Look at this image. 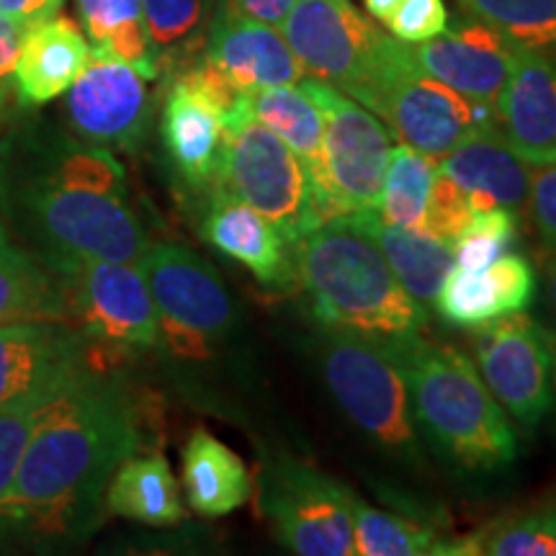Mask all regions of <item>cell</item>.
Returning <instances> with one entry per match:
<instances>
[{"label":"cell","mask_w":556,"mask_h":556,"mask_svg":"<svg viewBox=\"0 0 556 556\" xmlns=\"http://www.w3.org/2000/svg\"><path fill=\"white\" fill-rule=\"evenodd\" d=\"M0 219L52 274L83 261L139 263L148 238L109 148L47 129L0 142Z\"/></svg>","instance_id":"6da1fadb"},{"label":"cell","mask_w":556,"mask_h":556,"mask_svg":"<svg viewBox=\"0 0 556 556\" xmlns=\"http://www.w3.org/2000/svg\"><path fill=\"white\" fill-rule=\"evenodd\" d=\"M139 446L135 400L122 379L86 364L39 409L0 523L37 536H70L90 523L106 486Z\"/></svg>","instance_id":"7a4b0ae2"},{"label":"cell","mask_w":556,"mask_h":556,"mask_svg":"<svg viewBox=\"0 0 556 556\" xmlns=\"http://www.w3.org/2000/svg\"><path fill=\"white\" fill-rule=\"evenodd\" d=\"M294 281L325 330L371 340L394 358L426 328V307L397 281L377 242L345 217L294 242Z\"/></svg>","instance_id":"3957f363"},{"label":"cell","mask_w":556,"mask_h":556,"mask_svg":"<svg viewBox=\"0 0 556 556\" xmlns=\"http://www.w3.org/2000/svg\"><path fill=\"white\" fill-rule=\"evenodd\" d=\"M415 428L443 462L490 475L518 458V435L469 356L415 338L400 353Z\"/></svg>","instance_id":"277c9868"},{"label":"cell","mask_w":556,"mask_h":556,"mask_svg":"<svg viewBox=\"0 0 556 556\" xmlns=\"http://www.w3.org/2000/svg\"><path fill=\"white\" fill-rule=\"evenodd\" d=\"M212 186L268 217L291 245L323 225L307 168L274 131L253 119L248 96H240L225 122Z\"/></svg>","instance_id":"5b68a950"},{"label":"cell","mask_w":556,"mask_h":556,"mask_svg":"<svg viewBox=\"0 0 556 556\" xmlns=\"http://www.w3.org/2000/svg\"><path fill=\"white\" fill-rule=\"evenodd\" d=\"M299 88L323 111V155L309 173L323 222L377 212L384 186L392 131L374 111L319 78Z\"/></svg>","instance_id":"8992f818"},{"label":"cell","mask_w":556,"mask_h":556,"mask_svg":"<svg viewBox=\"0 0 556 556\" xmlns=\"http://www.w3.org/2000/svg\"><path fill=\"white\" fill-rule=\"evenodd\" d=\"M319 366L340 409L374 446L405 464L422 462L405 374L387 348L343 330H325Z\"/></svg>","instance_id":"52a82bcc"},{"label":"cell","mask_w":556,"mask_h":556,"mask_svg":"<svg viewBox=\"0 0 556 556\" xmlns=\"http://www.w3.org/2000/svg\"><path fill=\"white\" fill-rule=\"evenodd\" d=\"M358 103L381 116L400 142L433 160L446 157L475 131L497 124L495 109L430 78L409 45L394 37H389L377 75Z\"/></svg>","instance_id":"ba28073f"},{"label":"cell","mask_w":556,"mask_h":556,"mask_svg":"<svg viewBox=\"0 0 556 556\" xmlns=\"http://www.w3.org/2000/svg\"><path fill=\"white\" fill-rule=\"evenodd\" d=\"M139 266L157 309L160 343L180 361H208L235 325V302L217 270L189 248L155 242Z\"/></svg>","instance_id":"9c48e42d"},{"label":"cell","mask_w":556,"mask_h":556,"mask_svg":"<svg viewBox=\"0 0 556 556\" xmlns=\"http://www.w3.org/2000/svg\"><path fill=\"white\" fill-rule=\"evenodd\" d=\"M65 278L67 323L88 356H129L160 343L157 309L139 263L83 261Z\"/></svg>","instance_id":"30bf717a"},{"label":"cell","mask_w":556,"mask_h":556,"mask_svg":"<svg viewBox=\"0 0 556 556\" xmlns=\"http://www.w3.org/2000/svg\"><path fill=\"white\" fill-rule=\"evenodd\" d=\"M353 495L296 458H274L261 479V507L276 539L299 556H351Z\"/></svg>","instance_id":"8fae6325"},{"label":"cell","mask_w":556,"mask_h":556,"mask_svg":"<svg viewBox=\"0 0 556 556\" xmlns=\"http://www.w3.org/2000/svg\"><path fill=\"white\" fill-rule=\"evenodd\" d=\"M475 330L471 351L486 389L520 428L533 430L556 402L554 332L523 312Z\"/></svg>","instance_id":"7c38bea8"},{"label":"cell","mask_w":556,"mask_h":556,"mask_svg":"<svg viewBox=\"0 0 556 556\" xmlns=\"http://www.w3.org/2000/svg\"><path fill=\"white\" fill-rule=\"evenodd\" d=\"M304 73L361 101L392 34L379 31L348 0H296L278 26Z\"/></svg>","instance_id":"4fadbf2b"},{"label":"cell","mask_w":556,"mask_h":556,"mask_svg":"<svg viewBox=\"0 0 556 556\" xmlns=\"http://www.w3.org/2000/svg\"><path fill=\"white\" fill-rule=\"evenodd\" d=\"M240 96L232 83L204 58L173 80L160 131L173 168L191 189L212 186L225 139V122Z\"/></svg>","instance_id":"5bb4252c"},{"label":"cell","mask_w":556,"mask_h":556,"mask_svg":"<svg viewBox=\"0 0 556 556\" xmlns=\"http://www.w3.org/2000/svg\"><path fill=\"white\" fill-rule=\"evenodd\" d=\"M150 116L148 78L127 62L90 52L86 70L67 90V119L75 135L101 148L137 150Z\"/></svg>","instance_id":"9a60e30c"},{"label":"cell","mask_w":556,"mask_h":556,"mask_svg":"<svg viewBox=\"0 0 556 556\" xmlns=\"http://www.w3.org/2000/svg\"><path fill=\"white\" fill-rule=\"evenodd\" d=\"M204 60L212 62L242 96L296 86L307 75L281 31L242 13L232 0H219L214 5Z\"/></svg>","instance_id":"2e32d148"},{"label":"cell","mask_w":556,"mask_h":556,"mask_svg":"<svg viewBox=\"0 0 556 556\" xmlns=\"http://www.w3.org/2000/svg\"><path fill=\"white\" fill-rule=\"evenodd\" d=\"M409 50L430 78L495 109L518 45L482 21L464 16L448 24L438 37L409 45Z\"/></svg>","instance_id":"e0dca14e"},{"label":"cell","mask_w":556,"mask_h":556,"mask_svg":"<svg viewBox=\"0 0 556 556\" xmlns=\"http://www.w3.org/2000/svg\"><path fill=\"white\" fill-rule=\"evenodd\" d=\"M90 364L88 345L67 323L0 325V405L31 394H50Z\"/></svg>","instance_id":"ac0fdd59"},{"label":"cell","mask_w":556,"mask_h":556,"mask_svg":"<svg viewBox=\"0 0 556 556\" xmlns=\"http://www.w3.org/2000/svg\"><path fill=\"white\" fill-rule=\"evenodd\" d=\"M497 127L531 168L556 160V54L518 47L495 103Z\"/></svg>","instance_id":"d6986e66"},{"label":"cell","mask_w":556,"mask_h":556,"mask_svg":"<svg viewBox=\"0 0 556 556\" xmlns=\"http://www.w3.org/2000/svg\"><path fill=\"white\" fill-rule=\"evenodd\" d=\"M438 170L462 189L475 214L507 208L520 217L528 208L533 168L510 148L497 124L458 142L441 157Z\"/></svg>","instance_id":"ffe728a7"},{"label":"cell","mask_w":556,"mask_h":556,"mask_svg":"<svg viewBox=\"0 0 556 556\" xmlns=\"http://www.w3.org/2000/svg\"><path fill=\"white\" fill-rule=\"evenodd\" d=\"M536 291L539 278L531 261L518 253H505L482 270H451L433 309L443 323L475 330L500 317L526 312L536 299Z\"/></svg>","instance_id":"44dd1931"},{"label":"cell","mask_w":556,"mask_h":556,"mask_svg":"<svg viewBox=\"0 0 556 556\" xmlns=\"http://www.w3.org/2000/svg\"><path fill=\"white\" fill-rule=\"evenodd\" d=\"M201 235L222 255L245 266L263 287L287 289L294 283V245L253 206L217 193Z\"/></svg>","instance_id":"7402d4cb"},{"label":"cell","mask_w":556,"mask_h":556,"mask_svg":"<svg viewBox=\"0 0 556 556\" xmlns=\"http://www.w3.org/2000/svg\"><path fill=\"white\" fill-rule=\"evenodd\" d=\"M90 60V41L73 18L52 16L26 26L13 65V88L24 106H41L67 93Z\"/></svg>","instance_id":"603a6c76"},{"label":"cell","mask_w":556,"mask_h":556,"mask_svg":"<svg viewBox=\"0 0 556 556\" xmlns=\"http://www.w3.org/2000/svg\"><path fill=\"white\" fill-rule=\"evenodd\" d=\"M345 219H351L353 225L364 229L368 238L377 242L381 255H384L389 268L394 270V276H397L407 294L420 307H433L448 274L456 268L454 250H451L448 242L438 240L426 229L387 225L377 217V212Z\"/></svg>","instance_id":"cb8c5ba5"},{"label":"cell","mask_w":556,"mask_h":556,"mask_svg":"<svg viewBox=\"0 0 556 556\" xmlns=\"http://www.w3.org/2000/svg\"><path fill=\"white\" fill-rule=\"evenodd\" d=\"M184 490L199 516L222 518L248 503L253 479L245 462L227 443L197 428L184 448Z\"/></svg>","instance_id":"d4e9b609"},{"label":"cell","mask_w":556,"mask_h":556,"mask_svg":"<svg viewBox=\"0 0 556 556\" xmlns=\"http://www.w3.org/2000/svg\"><path fill=\"white\" fill-rule=\"evenodd\" d=\"M37 319L67 323L65 278L34 258L0 219V325Z\"/></svg>","instance_id":"484cf974"},{"label":"cell","mask_w":556,"mask_h":556,"mask_svg":"<svg viewBox=\"0 0 556 556\" xmlns=\"http://www.w3.org/2000/svg\"><path fill=\"white\" fill-rule=\"evenodd\" d=\"M106 505L114 516L157 528L186 516L170 464L160 454L124 458L106 486Z\"/></svg>","instance_id":"4316f807"},{"label":"cell","mask_w":556,"mask_h":556,"mask_svg":"<svg viewBox=\"0 0 556 556\" xmlns=\"http://www.w3.org/2000/svg\"><path fill=\"white\" fill-rule=\"evenodd\" d=\"M75 5L90 52L127 62L148 80L157 78L160 65L144 24L142 0H75Z\"/></svg>","instance_id":"83f0119b"},{"label":"cell","mask_w":556,"mask_h":556,"mask_svg":"<svg viewBox=\"0 0 556 556\" xmlns=\"http://www.w3.org/2000/svg\"><path fill=\"white\" fill-rule=\"evenodd\" d=\"M250 114L255 122L274 131L302 165L312 173L323 155V111L296 86L266 88L248 96Z\"/></svg>","instance_id":"f1b7e54d"},{"label":"cell","mask_w":556,"mask_h":556,"mask_svg":"<svg viewBox=\"0 0 556 556\" xmlns=\"http://www.w3.org/2000/svg\"><path fill=\"white\" fill-rule=\"evenodd\" d=\"M435 170L438 160L422 155L407 142L392 144L377 217L387 225L422 229Z\"/></svg>","instance_id":"f546056e"},{"label":"cell","mask_w":556,"mask_h":556,"mask_svg":"<svg viewBox=\"0 0 556 556\" xmlns=\"http://www.w3.org/2000/svg\"><path fill=\"white\" fill-rule=\"evenodd\" d=\"M438 541L435 526L353 500V552L358 556H426L435 552Z\"/></svg>","instance_id":"4dcf8cb0"},{"label":"cell","mask_w":556,"mask_h":556,"mask_svg":"<svg viewBox=\"0 0 556 556\" xmlns=\"http://www.w3.org/2000/svg\"><path fill=\"white\" fill-rule=\"evenodd\" d=\"M157 65L189 58L212 21V0H142Z\"/></svg>","instance_id":"1f68e13d"},{"label":"cell","mask_w":556,"mask_h":556,"mask_svg":"<svg viewBox=\"0 0 556 556\" xmlns=\"http://www.w3.org/2000/svg\"><path fill=\"white\" fill-rule=\"evenodd\" d=\"M471 18L482 21L518 47H556V0H458Z\"/></svg>","instance_id":"d6a6232c"},{"label":"cell","mask_w":556,"mask_h":556,"mask_svg":"<svg viewBox=\"0 0 556 556\" xmlns=\"http://www.w3.org/2000/svg\"><path fill=\"white\" fill-rule=\"evenodd\" d=\"M518 238V214L507 208H490L475 214L462 235L454 240V261L462 270H482L503 258Z\"/></svg>","instance_id":"836d02e7"},{"label":"cell","mask_w":556,"mask_h":556,"mask_svg":"<svg viewBox=\"0 0 556 556\" xmlns=\"http://www.w3.org/2000/svg\"><path fill=\"white\" fill-rule=\"evenodd\" d=\"M50 394H31V397L0 405V503L9 495L13 479H16L21 458H24L34 428H37L39 409L45 407Z\"/></svg>","instance_id":"e575fe53"},{"label":"cell","mask_w":556,"mask_h":556,"mask_svg":"<svg viewBox=\"0 0 556 556\" xmlns=\"http://www.w3.org/2000/svg\"><path fill=\"white\" fill-rule=\"evenodd\" d=\"M479 554L490 556H556V541L539 513L486 526L477 533Z\"/></svg>","instance_id":"d590c367"},{"label":"cell","mask_w":556,"mask_h":556,"mask_svg":"<svg viewBox=\"0 0 556 556\" xmlns=\"http://www.w3.org/2000/svg\"><path fill=\"white\" fill-rule=\"evenodd\" d=\"M471 217H475V212H471L469 201L462 193V189H458L454 180L443 176L441 170H435L422 229L435 235L438 240L454 245V240L462 235V229L469 225Z\"/></svg>","instance_id":"8d00e7d4"},{"label":"cell","mask_w":556,"mask_h":556,"mask_svg":"<svg viewBox=\"0 0 556 556\" xmlns=\"http://www.w3.org/2000/svg\"><path fill=\"white\" fill-rule=\"evenodd\" d=\"M387 29L405 45H420L448 26V11L443 0H402L387 21Z\"/></svg>","instance_id":"74e56055"},{"label":"cell","mask_w":556,"mask_h":556,"mask_svg":"<svg viewBox=\"0 0 556 556\" xmlns=\"http://www.w3.org/2000/svg\"><path fill=\"white\" fill-rule=\"evenodd\" d=\"M528 208H531V217L536 222L541 238L548 248L556 250V160L541 165L539 173H533Z\"/></svg>","instance_id":"f35d334b"},{"label":"cell","mask_w":556,"mask_h":556,"mask_svg":"<svg viewBox=\"0 0 556 556\" xmlns=\"http://www.w3.org/2000/svg\"><path fill=\"white\" fill-rule=\"evenodd\" d=\"M65 0H0V13L9 16L21 29L58 16Z\"/></svg>","instance_id":"ab89813d"},{"label":"cell","mask_w":556,"mask_h":556,"mask_svg":"<svg viewBox=\"0 0 556 556\" xmlns=\"http://www.w3.org/2000/svg\"><path fill=\"white\" fill-rule=\"evenodd\" d=\"M21 37H24V29H21L18 24H13L9 16L0 13V83H5L13 75Z\"/></svg>","instance_id":"60d3db41"},{"label":"cell","mask_w":556,"mask_h":556,"mask_svg":"<svg viewBox=\"0 0 556 556\" xmlns=\"http://www.w3.org/2000/svg\"><path fill=\"white\" fill-rule=\"evenodd\" d=\"M232 3L238 5L242 13H248V16L258 18L263 24L276 26L278 29L296 0H232Z\"/></svg>","instance_id":"b9f144b4"},{"label":"cell","mask_w":556,"mask_h":556,"mask_svg":"<svg viewBox=\"0 0 556 556\" xmlns=\"http://www.w3.org/2000/svg\"><path fill=\"white\" fill-rule=\"evenodd\" d=\"M364 3H366V11L371 13L374 18L387 21L389 16H392V11L402 3V0H364Z\"/></svg>","instance_id":"7bdbcfd3"},{"label":"cell","mask_w":556,"mask_h":556,"mask_svg":"<svg viewBox=\"0 0 556 556\" xmlns=\"http://www.w3.org/2000/svg\"><path fill=\"white\" fill-rule=\"evenodd\" d=\"M539 518H541V523L546 526V531L552 533L554 541H556V503L544 507V510H539Z\"/></svg>","instance_id":"ee69618b"},{"label":"cell","mask_w":556,"mask_h":556,"mask_svg":"<svg viewBox=\"0 0 556 556\" xmlns=\"http://www.w3.org/2000/svg\"><path fill=\"white\" fill-rule=\"evenodd\" d=\"M548 296H552V307L556 315V255L552 258V263H548ZM554 338H556V332H554Z\"/></svg>","instance_id":"f6af8a7d"}]
</instances>
